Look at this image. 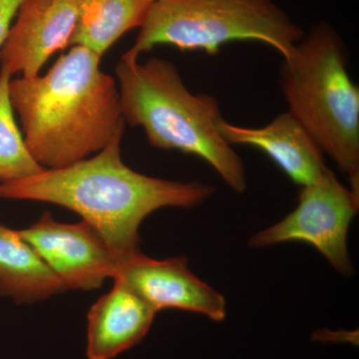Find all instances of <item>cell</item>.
Masks as SVG:
<instances>
[{
    "label": "cell",
    "mask_w": 359,
    "mask_h": 359,
    "mask_svg": "<svg viewBox=\"0 0 359 359\" xmlns=\"http://www.w3.org/2000/svg\"><path fill=\"white\" fill-rule=\"evenodd\" d=\"M219 128L231 146L259 149L301 187L318 181L328 170L323 149L289 111L276 116L266 126L248 128L231 124L223 118Z\"/></svg>",
    "instance_id": "30bf717a"
},
{
    "label": "cell",
    "mask_w": 359,
    "mask_h": 359,
    "mask_svg": "<svg viewBox=\"0 0 359 359\" xmlns=\"http://www.w3.org/2000/svg\"><path fill=\"white\" fill-rule=\"evenodd\" d=\"M67 290L18 231L0 226V297L33 304Z\"/></svg>",
    "instance_id": "7c38bea8"
},
{
    "label": "cell",
    "mask_w": 359,
    "mask_h": 359,
    "mask_svg": "<svg viewBox=\"0 0 359 359\" xmlns=\"http://www.w3.org/2000/svg\"><path fill=\"white\" fill-rule=\"evenodd\" d=\"M122 139L69 166L0 182V199L51 203L77 212L120 261L140 250L139 229L149 215L167 207L191 209L216 192L201 182L169 181L134 171L123 162Z\"/></svg>",
    "instance_id": "6da1fadb"
},
{
    "label": "cell",
    "mask_w": 359,
    "mask_h": 359,
    "mask_svg": "<svg viewBox=\"0 0 359 359\" xmlns=\"http://www.w3.org/2000/svg\"><path fill=\"white\" fill-rule=\"evenodd\" d=\"M23 0H0V50Z\"/></svg>",
    "instance_id": "9a60e30c"
},
{
    "label": "cell",
    "mask_w": 359,
    "mask_h": 359,
    "mask_svg": "<svg viewBox=\"0 0 359 359\" xmlns=\"http://www.w3.org/2000/svg\"><path fill=\"white\" fill-rule=\"evenodd\" d=\"M80 0H23L0 50L1 68L11 76L39 74L56 51L69 46Z\"/></svg>",
    "instance_id": "9c48e42d"
},
{
    "label": "cell",
    "mask_w": 359,
    "mask_h": 359,
    "mask_svg": "<svg viewBox=\"0 0 359 359\" xmlns=\"http://www.w3.org/2000/svg\"><path fill=\"white\" fill-rule=\"evenodd\" d=\"M280 86L289 112L334 161L359 197V88L344 40L321 21L283 61Z\"/></svg>",
    "instance_id": "277c9868"
},
{
    "label": "cell",
    "mask_w": 359,
    "mask_h": 359,
    "mask_svg": "<svg viewBox=\"0 0 359 359\" xmlns=\"http://www.w3.org/2000/svg\"><path fill=\"white\" fill-rule=\"evenodd\" d=\"M358 209V196L328 169L318 181L302 187L294 211L255 233L249 245L262 249L283 243H306L316 248L337 273L349 278L355 269L349 256L347 237Z\"/></svg>",
    "instance_id": "8992f818"
},
{
    "label": "cell",
    "mask_w": 359,
    "mask_h": 359,
    "mask_svg": "<svg viewBox=\"0 0 359 359\" xmlns=\"http://www.w3.org/2000/svg\"><path fill=\"white\" fill-rule=\"evenodd\" d=\"M100 60L74 45L43 76L11 80L9 97L26 147L44 169L87 159L124 136L119 88Z\"/></svg>",
    "instance_id": "7a4b0ae2"
},
{
    "label": "cell",
    "mask_w": 359,
    "mask_h": 359,
    "mask_svg": "<svg viewBox=\"0 0 359 359\" xmlns=\"http://www.w3.org/2000/svg\"><path fill=\"white\" fill-rule=\"evenodd\" d=\"M18 231L67 290H96L106 278H114L117 259L100 233L85 221L59 223L44 212L36 223Z\"/></svg>",
    "instance_id": "52a82bcc"
},
{
    "label": "cell",
    "mask_w": 359,
    "mask_h": 359,
    "mask_svg": "<svg viewBox=\"0 0 359 359\" xmlns=\"http://www.w3.org/2000/svg\"><path fill=\"white\" fill-rule=\"evenodd\" d=\"M155 0H80L69 46L81 45L102 57L125 33L141 27Z\"/></svg>",
    "instance_id": "4fadbf2b"
},
{
    "label": "cell",
    "mask_w": 359,
    "mask_h": 359,
    "mask_svg": "<svg viewBox=\"0 0 359 359\" xmlns=\"http://www.w3.org/2000/svg\"><path fill=\"white\" fill-rule=\"evenodd\" d=\"M11 74L0 69V182L16 181L43 171L25 143L9 97Z\"/></svg>",
    "instance_id": "5bb4252c"
},
{
    "label": "cell",
    "mask_w": 359,
    "mask_h": 359,
    "mask_svg": "<svg viewBox=\"0 0 359 359\" xmlns=\"http://www.w3.org/2000/svg\"><path fill=\"white\" fill-rule=\"evenodd\" d=\"M156 311L124 283L92 306L87 325L88 359H114L140 344L154 321Z\"/></svg>",
    "instance_id": "8fae6325"
},
{
    "label": "cell",
    "mask_w": 359,
    "mask_h": 359,
    "mask_svg": "<svg viewBox=\"0 0 359 359\" xmlns=\"http://www.w3.org/2000/svg\"><path fill=\"white\" fill-rule=\"evenodd\" d=\"M116 76L125 122L142 127L153 147L197 156L233 192L247 190L244 162L219 132L224 117L214 96L192 93L167 59L141 63L124 53Z\"/></svg>",
    "instance_id": "3957f363"
},
{
    "label": "cell",
    "mask_w": 359,
    "mask_h": 359,
    "mask_svg": "<svg viewBox=\"0 0 359 359\" xmlns=\"http://www.w3.org/2000/svg\"><path fill=\"white\" fill-rule=\"evenodd\" d=\"M304 35L273 0H155L126 53L139 58L166 44L216 55L226 43L256 41L285 60Z\"/></svg>",
    "instance_id": "5b68a950"
},
{
    "label": "cell",
    "mask_w": 359,
    "mask_h": 359,
    "mask_svg": "<svg viewBox=\"0 0 359 359\" xmlns=\"http://www.w3.org/2000/svg\"><path fill=\"white\" fill-rule=\"evenodd\" d=\"M113 280L124 283L156 313L178 309L214 321L226 316L224 295L194 275L185 257L154 259L138 250L117 262Z\"/></svg>",
    "instance_id": "ba28073f"
}]
</instances>
